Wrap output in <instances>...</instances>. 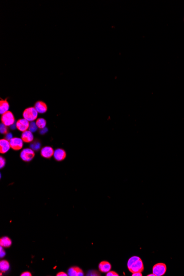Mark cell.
I'll list each match as a JSON object with an SVG mask.
<instances>
[{
  "label": "cell",
  "mask_w": 184,
  "mask_h": 276,
  "mask_svg": "<svg viewBox=\"0 0 184 276\" xmlns=\"http://www.w3.org/2000/svg\"><path fill=\"white\" fill-rule=\"evenodd\" d=\"M127 266L128 269L132 273L142 272L144 270L143 262L139 257L136 256H134L129 259Z\"/></svg>",
  "instance_id": "1"
},
{
  "label": "cell",
  "mask_w": 184,
  "mask_h": 276,
  "mask_svg": "<svg viewBox=\"0 0 184 276\" xmlns=\"http://www.w3.org/2000/svg\"><path fill=\"white\" fill-rule=\"evenodd\" d=\"M38 112L36 111L35 107H30L26 108L24 111L23 116L24 118L30 122H32L36 119L38 117Z\"/></svg>",
  "instance_id": "2"
},
{
  "label": "cell",
  "mask_w": 184,
  "mask_h": 276,
  "mask_svg": "<svg viewBox=\"0 0 184 276\" xmlns=\"http://www.w3.org/2000/svg\"><path fill=\"white\" fill-rule=\"evenodd\" d=\"M1 121L2 123L5 125L6 126H10L15 123L14 115L10 111H8L2 115Z\"/></svg>",
  "instance_id": "3"
},
{
  "label": "cell",
  "mask_w": 184,
  "mask_h": 276,
  "mask_svg": "<svg viewBox=\"0 0 184 276\" xmlns=\"http://www.w3.org/2000/svg\"><path fill=\"white\" fill-rule=\"evenodd\" d=\"M21 158L24 162H30L35 157L34 151L31 148H25L22 151L20 154Z\"/></svg>",
  "instance_id": "4"
},
{
  "label": "cell",
  "mask_w": 184,
  "mask_h": 276,
  "mask_svg": "<svg viewBox=\"0 0 184 276\" xmlns=\"http://www.w3.org/2000/svg\"><path fill=\"white\" fill-rule=\"evenodd\" d=\"M167 270V267L164 263H158L155 264L152 268L153 273L155 276H164Z\"/></svg>",
  "instance_id": "5"
},
{
  "label": "cell",
  "mask_w": 184,
  "mask_h": 276,
  "mask_svg": "<svg viewBox=\"0 0 184 276\" xmlns=\"http://www.w3.org/2000/svg\"><path fill=\"white\" fill-rule=\"evenodd\" d=\"M10 147L15 151H18L22 148L23 146V141L22 138L13 137L10 141Z\"/></svg>",
  "instance_id": "6"
},
{
  "label": "cell",
  "mask_w": 184,
  "mask_h": 276,
  "mask_svg": "<svg viewBox=\"0 0 184 276\" xmlns=\"http://www.w3.org/2000/svg\"><path fill=\"white\" fill-rule=\"evenodd\" d=\"M29 121L25 118L20 119L16 123L17 128L23 132L27 131V130L29 128Z\"/></svg>",
  "instance_id": "7"
},
{
  "label": "cell",
  "mask_w": 184,
  "mask_h": 276,
  "mask_svg": "<svg viewBox=\"0 0 184 276\" xmlns=\"http://www.w3.org/2000/svg\"><path fill=\"white\" fill-rule=\"evenodd\" d=\"M40 153L43 157L45 158H50L54 155V151L51 147L45 146L41 149Z\"/></svg>",
  "instance_id": "8"
},
{
  "label": "cell",
  "mask_w": 184,
  "mask_h": 276,
  "mask_svg": "<svg viewBox=\"0 0 184 276\" xmlns=\"http://www.w3.org/2000/svg\"><path fill=\"white\" fill-rule=\"evenodd\" d=\"M10 141L6 139H1L0 140V153L5 154L7 153L10 149Z\"/></svg>",
  "instance_id": "9"
},
{
  "label": "cell",
  "mask_w": 184,
  "mask_h": 276,
  "mask_svg": "<svg viewBox=\"0 0 184 276\" xmlns=\"http://www.w3.org/2000/svg\"><path fill=\"white\" fill-rule=\"evenodd\" d=\"M54 158L57 161L60 162L64 160L66 157V153L64 149L61 148H58L54 151Z\"/></svg>",
  "instance_id": "10"
},
{
  "label": "cell",
  "mask_w": 184,
  "mask_h": 276,
  "mask_svg": "<svg viewBox=\"0 0 184 276\" xmlns=\"http://www.w3.org/2000/svg\"><path fill=\"white\" fill-rule=\"evenodd\" d=\"M68 276H83L84 273L81 268L77 266L70 267L68 270Z\"/></svg>",
  "instance_id": "11"
},
{
  "label": "cell",
  "mask_w": 184,
  "mask_h": 276,
  "mask_svg": "<svg viewBox=\"0 0 184 276\" xmlns=\"http://www.w3.org/2000/svg\"><path fill=\"white\" fill-rule=\"evenodd\" d=\"M99 270L102 273H107L111 270L112 265L111 264L107 261H103L100 262L99 264Z\"/></svg>",
  "instance_id": "12"
},
{
  "label": "cell",
  "mask_w": 184,
  "mask_h": 276,
  "mask_svg": "<svg viewBox=\"0 0 184 276\" xmlns=\"http://www.w3.org/2000/svg\"><path fill=\"white\" fill-rule=\"evenodd\" d=\"M21 138L26 143H31L34 140V136L31 131L27 130L22 133Z\"/></svg>",
  "instance_id": "13"
},
{
  "label": "cell",
  "mask_w": 184,
  "mask_h": 276,
  "mask_svg": "<svg viewBox=\"0 0 184 276\" xmlns=\"http://www.w3.org/2000/svg\"><path fill=\"white\" fill-rule=\"evenodd\" d=\"M34 107L38 113L40 114L46 113V111L47 110V107L46 104L41 101H38L36 102Z\"/></svg>",
  "instance_id": "14"
},
{
  "label": "cell",
  "mask_w": 184,
  "mask_h": 276,
  "mask_svg": "<svg viewBox=\"0 0 184 276\" xmlns=\"http://www.w3.org/2000/svg\"><path fill=\"white\" fill-rule=\"evenodd\" d=\"M10 107L9 103L7 101V100H1L0 102V114L3 115V114L7 112L8 111Z\"/></svg>",
  "instance_id": "15"
},
{
  "label": "cell",
  "mask_w": 184,
  "mask_h": 276,
  "mask_svg": "<svg viewBox=\"0 0 184 276\" xmlns=\"http://www.w3.org/2000/svg\"><path fill=\"white\" fill-rule=\"evenodd\" d=\"M12 245V240L7 236H3L0 239V245L3 247H10Z\"/></svg>",
  "instance_id": "16"
},
{
  "label": "cell",
  "mask_w": 184,
  "mask_h": 276,
  "mask_svg": "<svg viewBox=\"0 0 184 276\" xmlns=\"http://www.w3.org/2000/svg\"><path fill=\"white\" fill-rule=\"evenodd\" d=\"M10 263L6 260H2L0 262V270L3 272H6L10 269Z\"/></svg>",
  "instance_id": "17"
},
{
  "label": "cell",
  "mask_w": 184,
  "mask_h": 276,
  "mask_svg": "<svg viewBox=\"0 0 184 276\" xmlns=\"http://www.w3.org/2000/svg\"><path fill=\"white\" fill-rule=\"evenodd\" d=\"M36 124L38 126V128L43 129L45 128L46 125V120L44 118H38L36 121Z\"/></svg>",
  "instance_id": "18"
},
{
  "label": "cell",
  "mask_w": 184,
  "mask_h": 276,
  "mask_svg": "<svg viewBox=\"0 0 184 276\" xmlns=\"http://www.w3.org/2000/svg\"><path fill=\"white\" fill-rule=\"evenodd\" d=\"M31 149H32L33 151H37L41 147V144L40 143L39 141H36L34 142L31 143Z\"/></svg>",
  "instance_id": "19"
},
{
  "label": "cell",
  "mask_w": 184,
  "mask_h": 276,
  "mask_svg": "<svg viewBox=\"0 0 184 276\" xmlns=\"http://www.w3.org/2000/svg\"><path fill=\"white\" fill-rule=\"evenodd\" d=\"M38 126L36 124V123H34V121H32L30 123V125H29V131H31V132H36L38 130Z\"/></svg>",
  "instance_id": "20"
},
{
  "label": "cell",
  "mask_w": 184,
  "mask_h": 276,
  "mask_svg": "<svg viewBox=\"0 0 184 276\" xmlns=\"http://www.w3.org/2000/svg\"><path fill=\"white\" fill-rule=\"evenodd\" d=\"M5 125L3 123H1L0 126V132L1 134H7L8 133V128H7Z\"/></svg>",
  "instance_id": "21"
},
{
  "label": "cell",
  "mask_w": 184,
  "mask_h": 276,
  "mask_svg": "<svg viewBox=\"0 0 184 276\" xmlns=\"http://www.w3.org/2000/svg\"><path fill=\"white\" fill-rule=\"evenodd\" d=\"M5 159L3 158L2 157H0V168H1V169L3 168L5 166Z\"/></svg>",
  "instance_id": "22"
},
{
  "label": "cell",
  "mask_w": 184,
  "mask_h": 276,
  "mask_svg": "<svg viewBox=\"0 0 184 276\" xmlns=\"http://www.w3.org/2000/svg\"><path fill=\"white\" fill-rule=\"evenodd\" d=\"M107 276H118V274L116 272L113 271H110L107 273Z\"/></svg>",
  "instance_id": "23"
},
{
  "label": "cell",
  "mask_w": 184,
  "mask_h": 276,
  "mask_svg": "<svg viewBox=\"0 0 184 276\" xmlns=\"http://www.w3.org/2000/svg\"><path fill=\"white\" fill-rule=\"evenodd\" d=\"M0 252H1V254H0V257H1V258H2V257H5V251L3 250V247H2V246H1Z\"/></svg>",
  "instance_id": "24"
},
{
  "label": "cell",
  "mask_w": 184,
  "mask_h": 276,
  "mask_svg": "<svg viewBox=\"0 0 184 276\" xmlns=\"http://www.w3.org/2000/svg\"><path fill=\"white\" fill-rule=\"evenodd\" d=\"M12 138H13V136H12V133H7L6 134V135L5 136L6 139H7V140H8V141H10V139Z\"/></svg>",
  "instance_id": "25"
},
{
  "label": "cell",
  "mask_w": 184,
  "mask_h": 276,
  "mask_svg": "<svg viewBox=\"0 0 184 276\" xmlns=\"http://www.w3.org/2000/svg\"><path fill=\"white\" fill-rule=\"evenodd\" d=\"M31 273L28 271H26L21 273V276H31Z\"/></svg>",
  "instance_id": "26"
},
{
  "label": "cell",
  "mask_w": 184,
  "mask_h": 276,
  "mask_svg": "<svg viewBox=\"0 0 184 276\" xmlns=\"http://www.w3.org/2000/svg\"><path fill=\"white\" fill-rule=\"evenodd\" d=\"M68 276V274L64 272H60L58 273H57L56 276Z\"/></svg>",
  "instance_id": "27"
},
{
  "label": "cell",
  "mask_w": 184,
  "mask_h": 276,
  "mask_svg": "<svg viewBox=\"0 0 184 276\" xmlns=\"http://www.w3.org/2000/svg\"><path fill=\"white\" fill-rule=\"evenodd\" d=\"M132 276H142V272H135L132 273Z\"/></svg>",
  "instance_id": "28"
},
{
  "label": "cell",
  "mask_w": 184,
  "mask_h": 276,
  "mask_svg": "<svg viewBox=\"0 0 184 276\" xmlns=\"http://www.w3.org/2000/svg\"><path fill=\"white\" fill-rule=\"evenodd\" d=\"M47 129L45 128H43V129H41V130L40 131V133H41V134H44V133H45V132H47Z\"/></svg>",
  "instance_id": "29"
},
{
  "label": "cell",
  "mask_w": 184,
  "mask_h": 276,
  "mask_svg": "<svg viewBox=\"0 0 184 276\" xmlns=\"http://www.w3.org/2000/svg\"><path fill=\"white\" fill-rule=\"evenodd\" d=\"M10 128H11V129H12V130H15V128H17L16 123H15H15H14V124H13L12 125H11V126H10Z\"/></svg>",
  "instance_id": "30"
},
{
  "label": "cell",
  "mask_w": 184,
  "mask_h": 276,
  "mask_svg": "<svg viewBox=\"0 0 184 276\" xmlns=\"http://www.w3.org/2000/svg\"><path fill=\"white\" fill-rule=\"evenodd\" d=\"M147 276H155L154 275V274L152 273V274H149V275H148Z\"/></svg>",
  "instance_id": "31"
}]
</instances>
